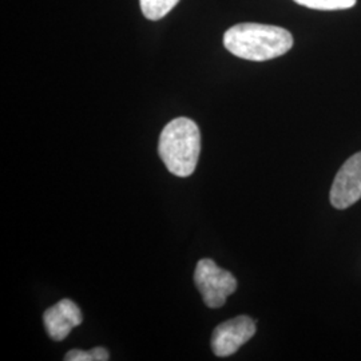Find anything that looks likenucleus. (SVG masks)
Returning <instances> with one entry per match:
<instances>
[{
	"label": "nucleus",
	"mask_w": 361,
	"mask_h": 361,
	"mask_svg": "<svg viewBox=\"0 0 361 361\" xmlns=\"http://www.w3.org/2000/svg\"><path fill=\"white\" fill-rule=\"evenodd\" d=\"M224 46L238 58L264 62L289 51L293 46V37L283 27L241 23L225 32Z\"/></svg>",
	"instance_id": "obj_1"
},
{
	"label": "nucleus",
	"mask_w": 361,
	"mask_h": 361,
	"mask_svg": "<svg viewBox=\"0 0 361 361\" xmlns=\"http://www.w3.org/2000/svg\"><path fill=\"white\" fill-rule=\"evenodd\" d=\"M201 152V133L197 123L185 116L170 121L159 135L158 154L169 171L177 177L194 173Z\"/></svg>",
	"instance_id": "obj_2"
},
{
	"label": "nucleus",
	"mask_w": 361,
	"mask_h": 361,
	"mask_svg": "<svg viewBox=\"0 0 361 361\" xmlns=\"http://www.w3.org/2000/svg\"><path fill=\"white\" fill-rule=\"evenodd\" d=\"M194 283L205 305L212 310L224 307L226 298L237 289V280L232 273L219 268L210 258L198 261L194 271Z\"/></svg>",
	"instance_id": "obj_3"
},
{
	"label": "nucleus",
	"mask_w": 361,
	"mask_h": 361,
	"mask_svg": "<svg viewBox=\"0 0 361 361\" xmlns=\"http://www.w3.org/2000/svg\"><path fill=\"white\" fill-rule=\"evenodd\" d=\"M256 334V322L238 316L219 324L212 335V350L219 357L232 356Z\"/></svg>",
	"instance_id": "obj_4"
},
{
	"label": "nucleus",
	"mask_w": 361,
	"mask_h": 361,
	"mask_svg": "<svg viewBox=\"0 0 361 361\" xmlns=\"http://www.w3.org/2000/svg\"><path fill=\"white\" fill-rule=\"evenodd\" d=\"M361 198V152L352 155L337 171L331 189V204L347 209Z\"/></svg>",
	"instance_id": "obj_5"
},
{
	"label": "nucleus",
	"mask_w": 361,
	"mask_h": 361,
	"mask_svg": "<svg viewBox=\"0 0 361 361\" xmlns=\"http://www.w3.org/2000/svg\"><path fill=\"white\" fill-rule=\"evenodd\" d=\"M82 320L83 317L80 308L68 298L61 300L43 314L46 331L55 341L65 340L73 331V328L82 324Z\"/></svg>",
	"instance_id": "obj_6"
},
{
	"label": "nucleus",
	"mask_w": 361,
	"mask_h": 361,
	"mask_svg": "<svg viewBox=\"0 0 361 361\" xmlns=\"http://www.w3.org/2000/svg\"><path fill=\"white\" fill-rule=\"evenodd\" d=\"M180 0H140L145 18L150 20H159L166 16Z\"/></svg>",
	"instance_id": "obj_7"
},
{
	"label": "nucleus",
	"mask_w": 361,
	"mask_h": 361,
	"mask_svg": "<svg viewBox=\"0 0 361 361\" xmlns=\"http://www.w3.org/2000/svg\"><path fill=\"white\" fill-rule=\"evenodd\" d=\"M297 4L320 11L347 10L356 4V0H295Z\"/></svg>",
	"instance_id": "obj_8"
},
{
	"label": "nucleus",
	"mask_w": 361,
	"mask_h": 361,
	"mask_svg": "<svg viewBox=\"0 0 361 361\" xmlns=\"http://www.w3.org/2000/svg\"><path fill=\"white\" fill-rule=\"evenodd\" d=\"M110 359V355L102 347H95L91 350H80L73 349L67 352L65 356L66 361H106Z\"/></svg>",
	"instance_id": "obj_9"
}]
</instances>
